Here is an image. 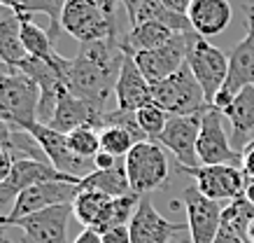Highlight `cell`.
Segmentation results:
<instances>
[{"label":"cell","mask_w":254,"mask_h":243,"mask_svg":"<svg viewBox=\"0 0 254 243\" xmlns=\"http://www.w3.org/2000/svg\"><path fill=\"white\" fill-rule=\"evenodd\" d=\"M124 56L126 54H124L119 38L86 42L79 47L77 56L70 59L63 86L82 101H91L105 108L110 94H115Z\"/></svg>","instance_id":"obj_1"},{"label":"cell","mask_w":254,"mask_h":243,"mask_svg":"<svg viewBox=\"0 0 254 243\" xmlns=\"http://www.w3.org/2000/svg\"><path fill=\"white\" fill-rule=\"evenodd\" d=\"M61 28L70 38L79 40L82 45L105 38L122 40L126 35L119 31L117 19L105 14V9L96 0H68L61 14Z\"/></svg>","instance_id":"obj_2"},{"label":"cell","mask_w":254,"mask_h":243,"mask_svg":"<svg viewBox=\"0 0 254 243\" xmlns=\"http://www.w3.org/2000/svg\"><path fill=\"white\" fill-rule=\"evenodd\" d=\"M152 103L166 110L168 115H196L210 108L203 89L187 63L168 80L152 84Z\"/></svg>","instance_id":"obj_3"},{"label":"cell","mask_w":254,"mask_h":243,"mask_svg":"<svg viewBox=\"0 0 254 243\" xmlns=\"http://www.w3.org/2000/svg\"><path fill=\"white\" fill-rule=\"evenodd\" d=\"M187 66L191 68L193 78L203 89L205 101L212 105L217 94L226 84V78H229V56L219 47H215L210 40L200 38L198 33H191L189 52H187Z\"/></svg>","instance_id":"obj_4"},{"label":"cell","mask_w":254,"mask_h":243,"mask_svg":"<svg viewBox=\"0 0 254 243\" xmlns=\"http://www.w3.org/2000/svg\"><path fill=\"white\" fill-rule=\"evenodd\" d=\"M126 164V175L131 182V189L135 194H149L156 187H161L168 178V159L159 143L142 141L135 143L133 150L124 159Z\"/></svg>","instance_id":"obj_5"},{"label":"cell","mask_w":254,"mask_h":243,"mask_svg":"<svg viewBox=\"0 0 254 243\" xmlns=\"http://www.w3.org/2000/svg\"><path fill=\"white\" fill-rule=\"evenodd\" d=\"M23 131L38 143L40 152L45 155V159L54 166L56 171L65 173V175H72V178H79V180H84L86 175H91V173L96 171L93 162L77 157V155L70 150L68 138H65V134H61V131H56V129L42 124V122H31Z\"/></svg>","instance_id":"obj_6"},{"label":"cell","mask_w":254,"mask_h":243,"mask_svg":"<svg viewBox=\"0 0 254 243\" xmlns=\"http://www.w3.org/2000/svg\"><path fill=\"white\" fill-rule=\"evenodd\" d=\"M245 86H254V5L247 7V33L229 56V78L212 108L224 110Z\"/></svg>","instance_id":"obj_7"},{"label":"cell","mask_w":254,"mask_h":243,"mask_svg":"<svg viewBox=\"0 0 254 243\" xmlns=\"http://www.w3.org/2000/svg\"><path fill=\"white\" fill-rule=\"evenodd\" d=\"M196 157L200 166L231 164L240 166V152L231 145L224 131V112L210 105L200 119V134L196 143Z\"/></svg>","instance_id":"obj_8"},{"label":"cell","mask_w":254,"mask_h":243,"mask_svg":"<svg viewBox=\"0 0 254 243\" xmlns=\"http://www.w3.org/2000/svg\"><path fill=\"white\" fill-rule=\"evenodd\" d=\"M0 98H2V105L7 110L9 124L14 129L23 131L31 122H38L40 89L21 71H14L0 82Z\"/></svg>","instance_id":"obj_9"},{"label":"cell","mask_w":254,"mask_h":243,"mask_svg":"<svg viewBox=\"0 0 254 243\" xmlns=\"http://www.w3.org/2000/svg\"><path fill=\"white\" fill-rule=\"evenodd\" d=\"M182 173L191 175L193 185L200 194L212 201H233L245 194L247 180L240 166L217 164V166H196V168H180Z\"/></svg>","instance_id":"obj_10"},{"label":"cell","mask_w":254,"mask_h":243,"mask_svg":"<svg viewBox=\"0 0 254 243\" xmlns=\"http://www.w3.org/2000/svg\"><path fill=\"white\" fill-rule=\"evenodd\" d=\"M108 115L110 110H105L103 105H96L91 101H82V98L70 94L65 86H61L59 96H56L54 115H52L47 126H52V129L61 131V134H70L77 126H93V129L100 131L108 124Z\"/></svg>","instance_id":"obj_11"},{"label":"cell","mask_w":254,"mask_h":243,"mask_svg":"<svg viewBox=\"0 0 254 243\" xmlns=\"http://www.w3.org/2000/svg\"><path fill=\"white\" fill-rule=\"evenodd\" d=\"M182 204L187 211V227L191 243H215L219 229H222V211L219 201H212L205 194H200L198 187L191 185L182 192Z\"/></svg>","instance_id":"obj_12"},{"label":"cell","mask_w":254,"mask_h":243,"mask_svg":"<svg viewBox=\"0 0 254 243\" xmlns=\"http://www.w3.org/2000/svg\"><path fill=\"white\" fill-rule=\"evenodd\" d=\"M193 31L177 33L168 45H163L152 52H140L135 54V63H138L140 73L147 78L149 84H159L163 80H168L170 75H175L182 66L187 63V52H189V40H191Z\"/></svg>","instance_id":"obj_13"},{"label":"cell","mask_w":254,"mask_h":243,"mask_svg":"<svg viewBox=\"0 0 254 243\" xmlns=\"http://www.w3.org/2000/svg\"><path fill=\"white\" fill-rule=\"evenodd\" d=\"M79 194L77 182H40L35 187L23 189L12 204V211L7 213V227H12L14 220H21L31 213H40L47 208L63 204H72Z\"/></svg>","instance_id":"obj_14"},{"label":"cell","mask_w":254,"mask_h":243,"mask_svg":"<svg viewBox=\"0 0 254 243\" xmlns=\"http://www.w3.org/2000/svg\"><path fill=\"white\" fill-rule=\"evenodd\" d=\"M200 119H203V112H196V115H170L168 124H166L161 138H159V145L175 155L180 168H196V166H200L198 157H196Z\"/></svg>","instance_id":"obj_15"},{"label":"cell","mask_w":254,"mask_h":243,"mask_svg":"<svg viewBox=\"0 0 254 243\" xmlns=\"http://www.w3.org/2000/svg\"><path fill=\"white\" fill-rule=\"evenodd\" d=\"M70 218H72V204H63L14 220L12 227L21 229L26 243H68Z\"/></svg>","instance_id":"obj_16"},{"label":"cell","mask_w":254,"mask_h":243,"mask_svg":"<svg viewBox=\"0 0 254 243\" xmlns=\"http://www.w3.org/2000/svg\"><path fill=\"white\" fill-rule=\"evenodd\" d=\"M189 232L187 225H175L161 215L152 204V196L142 194L135 215L128 222L131 243H170V239L180 232Z\"/></svg>","instance_id":"obj_17"},{"label":"cell","mask_w":254,"mask_h":243,"mask_svg":"<svg viewBox=\"0 0 254 243\" xmlns=\"http://www.w3.org/2000/svg\"><path fill=\"white\" fill-rule=\"evenodd\" d=\"M115 96L119 110H126V112H138L145 105H152V84L140 73L135 59L128 54L124 56L122 71L115 84Z\"/></svg>","instance_id":"obj_18"},{"label":"cell","mask_w":254,"mask_h":243,"mask_svg":"<svg viewBox=\"0 0 254 243\" xmlns=\"http://www.w3.org/2000/svg\"><path fill=\"white\" fill-rule=\"evenodd\" d=\"M191 31L200 38L222 35L233 19L231 0H191V7L187 12Z\"/></svg>","instance_id":"obj_19"},{"label":"cell","mask_w":254,"mask_h":243,"mask_svg":"<svg viewBox=\"0 0 254 243\" xmlns=\"http://www.w3.org/2000/svg\"><path fill=\"white\" fill-rule=\"evenodd\" d=\"M175 35L177 31H173L170 26L161 24V21H145V24H138L126 31V35L122 38V49L124 54L135 56L140 52H152V49L168 45Z\"/></svg>","instance_id":"obj_20"},{"label":"cell","mask_w":254,"mask_h":243,"mask_svg":"<svg viewBox=\"0 0 254 243\" xmlns=\"http://www.w3.org/2000/svg\"><path fill=\"white\" fill-rule=\"evenodd\" d=\"M222 112L224 117L231 122L233 148L240 152L247 143L252 141L250 134L254 131V86H245Z\"/></svg>","instance_id":"obj_21"},{"label":"cell","mask_w":254,"mask_h":243,"mask_svg":"<svg viewBox=\"0 0 254 243\" xmlns=\"http://www.w3.org/2000/svg\"><path fill=\"white\" fill-rule=\"evenodd\" d=\"M26 59L28 54L21 42V16L5 9V14H0V61L16 71Z\"/></svg>","instance_id":"obj_22"},{"label":"cell","mask_w":254,"mask_h":243,"mask_svg":"<svg viewBox=\"0 0 254 243\" xmlns=\"http://www.w3.org/2000/svg\"><path fill=\"white\" fill-rule=\"evenodd\" d=\"M79 189L86 192H100L105 196H126L133 194L128 175H126V164H122V159L117 162V166L105 168V171H93L91 175H86L84 180L79 182Z\"/></svg>","instance_id":"obj_23"},{"label":"cell","mask_w":254,"mask_h":243,"mask_svg":"<svg viewBox=\"0 0 254 243\" xmlns=\"http://www.w3.org/2000/svg\"><path fill=\"white\" fill-rule=\"evenodd\" d=\"M138 204H140V194H135V192H133V194H126V196L110 199L103 218H100V222L93 229H96L98 234H105V232H110V229H115V227H128L131 218L135 215V211H138Z\"/></svg>","instance_id":"obj_24"},{"label":"cell","mask_w":254,"mask_h":243,"mask_svg":"<svg viewBox=\"0 0 254 243\" xmlns=\"http://www.w3.org/2000/svg\"><path fill=\"white\" fill-rule=\"evenodd\" d=\"M110 199L112 196H105V194H100V192L79 189L77 199L72 201V218L77 220L84 229H93L100 222V218H103Z\"/></svg>","instance_id":"obj_25"},{"label":"cell","mask_w":254,"mask_h":243,"mask_svg":"<svg viewBox=\"0 0 254 243\" xmlns=\"http://www.w3.org/2000/svg\"><path fill=\"white\" fill-rule=\"evenodd\" d=\"M252 222H254V204L245 194L224 206L222 227L231 229V232L240 234L243 239H247V232H250V225H252ZM247 241H250V239H247Z\"/></svg>","instance_id":"obj_26"},{"label":"cell","mask_w":254,"mask_h":243,"mask_svg":"<svg viewBox=\"0 0 254 243\" xmlns=\"http://www.w3.org/2000/svg\"><path fill=\"white\" fill-rule=\"evenodd\" d=\"M68 0H23L21 5V16L31 14H47L49 16V35L56 40V35L63 31L61 28V14Z\"/></svg>","instance_id":"obj_27"},{"label":"cell","mask_w":254,"mask_h":243,"mask_svg":"<svg viewBox=\"0 0 254 243\" xmlns=\"http://www.w3.org/2000/svg\"><path fill=\"white\" fill-rule=\"evenodd\" d=\"M70 150L82 159L93 162V157L100 152V131L93 126H77L70 134H65Z\"/></svg>","instance_id":"obj_28"},{"label":"cell","mask_w":254,"mask_h":243,"mask_svg":"<svg viewBox=\"0 0 254 243\" xmlns=\"http://www.w3.org/2000/svg\"><path fill=\"white\" fill-rule=\"evenodd\" d=\"M133 145H135V138L126 129H122V126H105V129H100V150L112 155V157L126 159V155L133 150Z\"/></svg>","instance_id":"obj_29"},{"label":"cell","mask_w":254,"mask_h":243,"mask_svg":"<svg viewBox=\"0 0 254 243\" xmlns=\"http://www.w3.org/2000/svg\"><path fill=\"white\" fill-rule=\"evenodd\" d=\"M135 117H138V124H140V129H142V134L147 136V141L159 143L163 129H166V124H168L170 115L166 112V110H161L159 105L152 103V105H145L142 110H138Z\"/></svg>","instance_id":"obj_30"},{"label":"cell","mask_w":254,"mask_h":243,"mask_svg":"<svg viewBox=\"0 0 254 243\" xmlns=\"http://www.w3.org/2000/svg\"><path fill=\"white\" fill-rule=\"evenodd\" d=\"M240 171L247 182H254V138L240 150Z\"/></svg>","instance_id":"obj_31"},{"label":"cell","mask_w":254,"mask_h":243,"mask_svg":"<svg viewBox=\"0 0 254 243\" xmlns=\"http://www.w3.org/2000/svg\"><path fill=\"white\" fill-rule=\"evenodd\" d=\"M100 236H103V243H131V232H128V227H115Z\"/></svg>","instance_id":"obj_32"},{"label":"cell","mask_w":254,"mask_h":243,"mask_svg":"<svg viewBox=\"0 0 254 243\" xmlns=\"http://www.w3.org/2000/svg\"><path fill=\"white\" fill-rule=\"evenodd\" d=\"M119 2H122L124 12H126V21H128V28H131L133 21H135V16H138V12H140V7L145 5L147 0H119Z\"/></svg>","instance_id":"obj_33"},{"label":"cell","mask_w":254,"mask_h":243,"mask_svg":"<svg viewBox=\"0 0 254 243\" xmlns=\"http://www.w3.org/2000/svg\"><path fill=\"white\" fill-rule=\"evenodd\" d=\"M163 7L170 9V12H175V14H185L189 12V7H191V0H159Z\"/></svg>","instance_id":"obj_34"},{"label":"cell","mask_w":254,"mask_h":243,"mask_svg":"<svg viewBox=\"0 0 254 243\" xmlns=\"http://www.w3.org/2000/svg\"><path fill=\"white\" fill-rule=\"evenodd\" d=\"M117 162H119V159L112 157V155H108V152H103V150H100L98 155L93 157V166H96V171H105V168H112V166H117Z\"/></svg>","instance_id":"obj_35"},{"label":"cell","mask_w":254,"mask_h":243,"mask_svg":"<svg viewBox=\"0 0 254 243\" xmlns=\"http://www.w3.org/2000/svg\"><path fill=\"white\" fill-rule=\"evenodd\" d=\"M215 243H250L247 239H243L240 234H236V232H231V229L222 227L219 229V234H217Z\"/></svg>","instance_id":"obj_36"},{"label":"cell","mask_w":254,"mask_h":243,"mask_svg":"<svg viewBox=\"0 0 254 243\" xmlns=\"http://www.w3.org/2000/svg\"><path fill=\"white\" fill-rule=\"evenodd\" d=\"M75 243H103V236L96 229H82V234L75 239Z\"/></svg>","instance_id":"obj_37"},{"label":"cell","mask_w":254,"mask_h":243,"mask_svg":"<svg viewBox=\"0 0 254 243\" xmlns=\"http://www.w3.org/2000/svg\"><path fill=\"white\" fill-rule=\"evenodd\" d=\"M96 2H98L100 7L105 9V14H108V16L117 19V9H119V5H122L119 0H96Z\"/></svg>","instance_id":"obj_38"},{"label":"cell","mask_w":254,"mask_h":243,"mask_svg":"<svg viewBox=\"0 0 254 243\" xmlns=\"http://www.w3.org/2000/svg\"><path fill=\"white\" fill-rule=\"evenodd\" d=\"M21 5H23V0H0V7L9 9V12H14L19 16H21Z\"/></svg>","instance_id":"obj_39"},{"label":"cell","mask_w":254,"mask_h":243,"mask_svg":"<svg viewBox=\"0 0 254 243\" xmlns=\"http://www.w3.org/2000/svg\"><path fill=\"white\" fill-rule=\"evenodd\" d=\"M12 73H14V68H9L7 63H2V61H0V82H2L5 78H7V75H12Z\"/></svg>","instance_id":"obj_40"},{"label":"cell","mask_w":254,"mask_h":243,"mask_svg":"<svg viewBox=\"0 0 254 243\" xmlns=\"http://www.w3.org/2000/svg\"><path fill=\"white\" fill-rule=\"evenodd\" d=\"M247 239H250V243H254V222L250 225V232H247Z\"/></svg>","instance_id":"obj_41"},{"label":"cell","mask_w":254,"mask_h":243,"mask_svg":"<svg viewBox=\"0 0 254 243\" xmlns=\"http://www.w3.org/2000/svg\"><path fill=\"white\" fill-rule=\"evenodd\" d=\"M0 227H7V215H0Z\"/></svg>","instance_id":"obj_42"},{"label":"cell","mask_w":254,"mask_h":243,"mask_svg":"<svg viewBox=\"0 0 254 243\" xmlns=\"http://www.w3.org/2000/svg\"><path fill=\"white\" fill-rule=\"evenodd\" d=\"M0 243H12V241H9L7 236H2V234H0Z\"/></svg>","instance_id":"obj_43"}]
</instances>
